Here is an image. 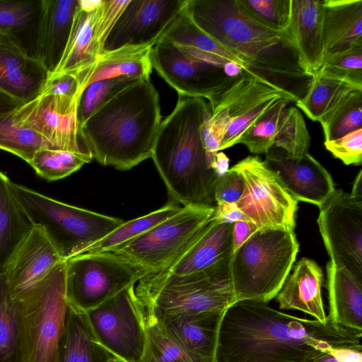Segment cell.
Returning a JSON list of instances; mask_svg holds the SVG:
<instances>
[{
  "mask_svg": "<svg viewBox=\"0 0 362 362\" xmlns=\"http://www.w3.org/2000/svg\"><path fill=\"white\" fill-rule=\"evenodd\" d=\"M362 331L240 300L224 313L215 362H316L334 349H362Z\"/></svg>",
  "mask_w": 362,
  "mask_h": 362,
  "instance_id": "cell-1",
  "label": "cell"
},
{
  "mask_svg": "<svg viewBox=\"0 0 362 362\" xmlns=\"http://www.w3.org/2000/svg\"><path fill=\"white\" fill-rule=\"evenodd\" d=\"M161 118L158 93L150 78H142L102 103L81 133L93 159L127 170L151 157Z\"/></svg>",
  "mask_w": 362,
  "mask_h": 362,
  "instance_id": "cell-2",
  "label": "cell"
},
{
  "mask_svg": "<svg viewBox=\"0 0 362 362\" xmlns=\"http://www.w3.org/2000/svg\"><path fill=\"white\" fill-rule=\"evenodd\" d=\"M211 109L204 98L178 95L159 127L151 158L172 200L183 206H216L218 177L211 168L201 135Z\"/></svg>",
  "mask_w": 362,
  "mask_h": 362,
  "instance_id": "cell-3",
  "label": "cell"
},
{
  "mask_svg": "<svg viewBox=\"0 0 362 362\" xmlns=\"http://www.w3.org/2000/svg\"><path fill=\"white\" fill-rule=\"evenodd\" d=\"M185 11L200 30L243 61L247 69L275 83L276 76H302L299 67L277 55L281 49H289L281 33L255 18L239 0H188Z\"/></svg>",
  "mask_w": 362,
  "mask_h": 362,
  "instance_id": "cell-4",
  "label": "cell"
},
{
  "mask_svg": "<svg viewBox=\"0 0 362 362\" xmlns=\"http://www.w3.org/2000/svg\"><path fill=\"white\" fill-rule=\"evenodd\" d=\"M232 254L189 274L149 272L134 287L136 296L160 320L177 313L226 311L236 302L230 272Z\"/></svg>",
  "mask_w": 362,
  "mask_h": 362,
  "instance_id": "cell-5",
  "label": "cell"
},
{
  "mask_svg": "<svg viewBox=\"0 0 362 362\" xmlns=\"http://www.w3.org/2000/svg\"><path fill=\"white\" fill-rule=\"evenodd\" d=\"M65 262L12 298L22 362H58L69 303Z\"/></svg>",
  "mask_w": 362,
  "mask_h": 362,
  "instance_id": "cell-6",
  "label": "cell"
},
{
  "mask_svg": "<svg viewBox=\"0 0 362 362\" xmlns=\"http://www.w3.org/2000/svg\"><path fill=\"white\" fill-rule=\"evenodd\" d=\"M299 250L294 230H257L233 252L230 272L236 302L268 303L281 290Z\"/></svg>",
  "mask_w": 362,
  "mask_h": 362,
  "instance_id": "cell-7",
  "label": "cell"
},
{
  "mask_svg": "<svg viewBox=\"0 0 362 362\" xmlns=\"http://www.w3.org/2000/svg\"><path fill=\"white\" fill-rule=\"evenodd\" d=\"M12 187L33 224L47 230L65 260L82 254L124 222L63 203L13 182Z\"/></svg>",
  "mask_w": 362,
  "mask_h": 362,
  "instance_id": "cell-8",
  "label": "cell"
},
{
  "mask_svg": "<svg viewBox=\"0 0 362 362\" xmlns=\"http://www.w3.org/2000/svg\"><path fill=\"white\" fill-rule=\"evenodd\" d=\"M65 265L69 305L83 313L135 285L150 272L110 252L80 254L67 259Z\"/></svg>",
  "mask_w": 362,
  "mask_h": 362,
  "instance_id": "cell-9",
  "label": "cell"
},
{
  "mask_svg": "<svg viewBox=\"0 0 362 362\" xmlns=\"http://www.w3.org/2000/svg\"><path fill=\"white\" fill-rule=\"evenodd\" d=\"M151 57L153 69L178 95L202 98L209 103L235 79L225 71L230 61L163 37L153 47Z\"/></svg>",
  "mask_w": 362,
  "mask_h": 362,
  "instance_id": "cell-10",
  "label": "cell"
},
{
  "mask_svg": "<svg viewBox=\"0 0 362 362\" xmlns=\"http://www.w3.org/2000/svg\"><path fill=\"white\" fill-rule=\"evenodd\" d=\"M132 285L86 313L97 339L124 362H148V342L142 309Z\"/></svg>",
  "mask_w": 362,
  "mask_h": 362,
  "instance_id": "cell-11",
  "label": "cell"
},
{
  "mask_svg": "<svg viewBox=\"0 0 362 362\" xmlns=\"http://www.w3.org/2000/svg\"><path fill=\"white\" fill-rule=\"evenodd\" d=\"M211 206H187L110 252L150 272L165 269L213 216Z\"/></svg>",
  "mask_w": 362,
  "mask_h": 362,
  "instance_id": "cell-12",
  "label": "cell"
},
{
  "mask_svg": "<svg viewBox=\"0 0 362 362\" xmlns=\"http://www.w3.org/2000/svg\"><path fill=\"white\" fill-rule=\"evenodd\" d=\"M230 169L240 175L244 184L237 205L258 229L283 227L294 230L298 202L264 161L257 156H249Z\"/></svg>",
  "mask_w": 362,
  "mask_h": 362,
  "instance_id": "cell-13",
  "label": "cell"
},
{
  "mask_svg": "<svg viewBox=\"0 0 362 362\" xmlns=\"http://www.w3.org/2000/svg\"><path fill=\"white\" fill-rule=\"evenodd\" d=\"M298 98L284 88L248 69H244L224 90L209 103L211 110L224 109L229 123L219 151L238 144L243 132L276 101Z\"/></svg>",
  "mask_w": 362,
  "mask_h": 362,
  "instance_id": "cell-14",
  "label": "cell"
},
{
  "mask_svg": "<svg viewBox=\"0 0 362 362\" xmlns=\"http://www.w3.org/2000/svg\"><path fill=\"white\" fill-rule=\"evenodd\" d=\"M317 223L330 261L362 281V199L335 189Z\"/></svg>",
  "mask_w": 362,
  "mask_h": 362,
  "instance_id": "cell-15",
  "label": "cell"
},
{
  "mask_svg": "<svg viewBox=\"0 0 362 362\" xmlns=\"http://www.w3.org/2000/svg\"><path fill=\"white\" fill-rule=\"evenodd\" d=\"M79 95H39L13 109L18 122L36 132L56 149L90 152L78 119Z\"/></svg>",
  "mask_w": 362,
  "mask_h": 362,
  "instance_id": "cell-16",
  "label": "cell"
},
{
  "mask_svg": "<svg viewBox=\"0 0 362 362\" xmlns=\"http://www.w3.org/2000/svg\"><path fill=\"white\" fill-rule=\"evenodd\" d=\"M188 0H130L117 19L103 52L124 47L154 46Z\"/></svg>",
  "mask_w": 362,
  "mask_h": 362,
  "instance_id": "cell-17",
  "label": "cell"
},
{
  "mask_svg": "<svg viewBox=\"0 0 362 362\" xmlns=\"http://www.w3.org/2000/svg\"><path fill=\"white\" fill-rule=\"evenodd\" d=\"M66 261L39 224H33L9 256L3 274L12 298L33 288Z\"/></svg>",
  "mask_w": 362,
  "mask_h": 362,
  "instance_id": "cell-18",
  "label": "cell"
},
{
  "mask_svg": "<svg viewBox=\"0 0 362 362\" xmlns=\"http://www.w3.org/2000/svg\"><path fill=\"white\" fill-rule=\"evenodd\" d=\"M264 162L297 202L320 208L335 190L330 174L308 153L296 158L273 147Z\"/></svg>",
  "mask_w": 362,
  "mask_h": 362,
  "instance_id": "cell-19",
  "label": "cell"
},
{
  "mask_svg": "<svg viewBox=\"0 0 362 362\" xmlns=\"http://www.w3.org/2000/svg\"><path fill=\"white\" fill-rule=\"evenodd\" d=\"M324 0H291L288 25L281 33L284 45L291 49L300 70L313 77L325 59Z\"/></svg>",
  "mask_w": 362,
  "mask_h": 362,
  "instance_id": "cell-20",
  "label": "cell"
},
{
  "mask_svg": "<svg viewBox=\"0 0 362 362\" xmlns=\"http://www.w3.org/2000/svg\"><path fill=\"white\" fill-rule=\"evenodd\" d=\"M45 76L16 32L0 28V98L21 105L37 93Z\"/></svg>",
  "mask_w": 362,
  "mask_h": 362,
  "instance_id": "cell-21",
  "label": "cell"
},
{
  "mask_svg": "<svg viewBox=\"0 0 362 362\" xmlns=\"http://www.w3.org/2000/svg\"><path fill=\"white\" fill-rule=\"evenodd\" d=\"M233 223L219 222L211 216L161 271L185 275L212 265L233 253Z\"/></svg>",
  "mask_w": 362,
  "mask_h": 362,
  "instance_id": "cell-22",
  "label": "cell"
},
{
  "mask_svg": "<svg viewBox=\"0 0 362 362\" xmlns=\"http://www.w3.org/2000/svg\"><path fill=\"white\" fill-rule=\"evenodd\" d=\"M78 0H41L33 56L47 73L57 64L65 47Z\"/></svg>",
  "mask_w": 362,
  "mask_h": 362,
  "instance_id": "cell-23",
  "label": "cell"
},
{
  "mask_svg": "<svg viewBox=\"0 0 362 362\" xmlns=\"http://www.w3.org/2000/svg\"><path fill=\"white\" fill-rule=\"evenodd\" d=\"M322 281L321 267L311 259H300L275 297L279 309L299 310L326 323L328 317L321 294Z\"/></svg>",
  "mask_w": 362,
  "mask_h": 362,
  "instance_id": "cell-24",
  "label": "cell"
},
{
  "mask_svg": "<svg viewBox=\"0 0 362 362\" xmlns=\"http://www.w3.org/2000/svg\"><path fill=\"white\" fill-rule=\"evenodd\" d=\"M100 0H78L69 36L54 69L46 76H78L90 68L99 55L93 44V24L95 11Z\"/></svg>",
  "mask_w": 362,
  "mask_h": 362,
  "instance_id": "cell-25",
  "label": "cell"
},
{
  "mask_svg": "<svg viewBox=\"0 0 362 362\" xmlns=\"http://www.w3.org/2000/svg\"><path fill=\"white\" fill-rule=\"evenodd\" d=\"M224 313H177L160 320L187 351L206 362H215L218 332Z\"/></svg>",
  "mask_w": 362,
  "mask_h": 362,
  "instance_id": "cell-26",
  "label": "cell"
},
{
  "mask_svg": "<svg viewBox=\"0 0 362 362\" xmlns=\"http://www.w3.org/2000/svg\"><path fill=\"white\" fill-rule=\"evenodd\" d=\"M326 269L327 317L340 326L362 331V281L332 261L327 262Z\"/></svg>",
  "mask_w": 362,
  "mask_h": 362,
  "instance_id": "cell-27",
  "label": "cell"
},
{
  "mask_svg": "<svg viewBox=\"0 0 362 362\" xmlns=\"http://www.w3.org/2000/svg\"><path fill=\"white\" fill-rule=\"evenodd\" d=\"M323 35L325 59L362 43V0H324Z\"/></svg>",
  "mask_w": 362,
  "mask_h": 362,
  "instance_id": "cell-28",
  "label": "cell"
},
{
  "mask_svg": "<svg viewBox=\"0 0 362 362\" xmlns=\"http://www.w3.org/2000/svg\"><path fill=\"white\" fill-rule=\"evenodd\" d=\"M153 47H124L103 52L90 68L80 74L81 93L87 86L100 80L120 76L150 78L153 71Z\"/></svg>",
  "mask_w": 362,
  "mask_h": 362,
  "instance_id": "cell-29",
  "label": "cell"
},
{
  "mask_svg": "<svg viewBox=\"0 0 362 362\" xmlns=\"http://www.w3.org/2000/svg\"><path fill=\"white\" fill-rule=\"evenodd\" d=\"M59 356L58 362H111L112 357L95 339L86 313L70 305Z\"/></svg>",
  "mask_w": 362,
  "mask_h": 362,
  "instance_id": "cell-30",
  "label": "cell"
},
{
  "mask_svg": "<svg viewBox=\"0 0 362 362\" xmlns=\"http://www.w3.org/2000/svg\"><path fill=\"white\" fill-rule=\"evenodd\" d=\"M33 225L13 189L12 181L0 170V274L9 256Z\"/></svg>",
  "mask_w": 362,
  "mask_h": 362,
  "instance_id": "cell-31",
  "label": "cell"
},
{
  "mask_svg": "<svg viewBox=\"0 0 362 362\" xmlns=\"http://www.w3.org/2000/svg\"><path fill=\"white\" fill-rule=\"evenodd\" d=\"M325 141L362 128V89L348 86L332 102L318 121Z\"/></svg>",
  "mask_w": 362,
  "mask_h": 362,
  "instance_id": "cell-32",
  "label": "cell"
},
{
  "mask_svg": "<svg viewBox=\"0 0 362 362\" xmlns=\"http://www.w3.org/2000/svg\"><path fill=\"white\" fill-rule=\"evenodd\" d=\"M140 305L148 337V362H206L187 351L150 308Z\"/></svg>",
  "mask_w": 362,
  "mask_h": 362,
  "instance_id": "cell-33",
  "label": "cell"
},
{
  "mask_svg": "<svg viewBox=\"0 0 362 362\" xmlns=\"http://www.w3.org/2000/svg\"><path fill=\"white\" fill-rule=\"evenodd\" d=\"M181 209L178 203L171 200L159 209L124 222L107 236L86 249L83 253L110 252L149 230L179 212Z\"/></svg>",
  "mask_w": 362,
  "mask_h": 362,
  "instance_id": "cell-34",
  "label": "cell"
},
{
  "mask_svg": "<svg viewBox=\"0 0 362 362\" xmlns=\"http://www.w3.org/2000/svg\"><path fill=\"white\" fill-rule=\"evenodd\" d=\"M43 148H54L40 135L21 124L13 109L0 113V149L28 163L35 153Z\"/></svg>",
  "mask_w": 362,
  "mask_h": 362,
  "instance_id": "cell-35",
  "label": "cell"
},
{
  "mask_svg": "<svg viewBox=\"0 0 362 362\" xmlns=\"http://www.w3.org/2000/svg\"><path fill=\"white\" fill-rule=\"evenodd\" d=\"M160 37L176 44L195 47L226 60L247 65L238 57L226 49L200 30L185 10L173 21Z\"/></svg>",
  "mask_w": 362,
  "mask_h": 362,
  "instance_id": "cell-36",
  "label": "cell"
},
{
  "mask_svg": "<svg viewBox=\"0 0 362 362\" xmlns=\"http://www.w3.org/2000/svg\"><path fill=\"white\" fill-rule=\"evenodd\" d=\"M93 159L89 152L77 153L55 148L37 151L28 164L36 174L49 181L63 179Z\"/></svg>",
  "mask_w": 362,
  "mask_h": 362,
  "instance_id": "cell-37",
  "label": "cell"
},
{
  "mask_svg": "<svg viewBox=\"0 0 362 362\" xmlns=\"http://www.w3.org/2000/svg\"><path fill=\"white\" fill-rule=\"evenodd\" d=\"M291 101L288 98L276 101L243 132L238 144L245 145L253 154H267L274 146L281 115Z\"/></svg>",
  "mask_w": 362,
  "mask_h": 362,
  "instance_id": "cell-38",
  "label": "cell"
},
{
  "mask_svg": "<svg viewBox=\"0 0 362 362\" xmlns=\"http://www.w3.org/2000/svg\"><path fill=\"white\" fill-rule=\"evenodd\" d=\"M310 144V136L302 113L296 107H286L279 122L274 146L297 158L308 153Z\"/></svg>",
  "mask_w": 362,
  "mask_h": 362,
  "instance_id": "cell-39",
  "label": "cell"
},
{
  "mask_svg": "<svg viewBox=\"0 0 362 362\" xmlns=\"http://www.w3.org/2000/svg\"><path fill=\"white\" fill-rule=\"evenodd\" d=\"M348 86H351L315 74L296 105L309 119L318 122L335 98Z\"/></svg>",
  "mask_w": 362,
  "mask_h": 362,
  "instance_id": "cell-40",
  "label": "cell"
},
{
  "mask_svg": "<svg viewBox=\"0 0 362 362\" xmlns=\"http://www.w3.org/2000/svg\"><path fill=\"white\" fill-rule=\"evenodd\" d=\"M315 74L362 89V43L327 57Z\"/></svg>",
  "mask_w": 362,
  "mask_h": 362,
  "instance_id": "cell-41",
  "label": "cell"
},
{
  "mask_svg": "<svg viewBox=\"0 0 362 362\" xmlns=\"http://www.w3.org/2000/svg\"><path fill=\"white\" fill-rule=\"evenodd\" d=\"M0 362H22L13 301L0 274Z\"/></svg>",
  "mask_w": 362,
  "mask_h": 362,
  "instance_id": "cell-42",
  "label": "cell"
},
{
  "mask_svg": "<svg viewBox=\"0 0 362 362\" xmlns=\"http://www.w3.org/2000/svg\"><path fill=\"white\" fill-rule=\"evenodd\" d=\"M142 79V78H141ZM139 79L127 76L100 80L87 86L78 103V119L81 125L109 98Z\"/></svg>",
  "mask_w": 362,
  "mask_h": 362,
  "instance_id": "cell-43",
  "label": "cell"
},
{
  "mask_svg": "<svg viewBox=\"0 0 362 362\" xmlns=\"http://www.w3.org/2000/svg\"><path fill=\"white\" fill-rule=\"evenodd\" d=\"M258 21L282 33L288 27L291 0H239Z\"/></svg>",
  "mask_w": 362,
  "mask_h": 362,
  "instance_id": "cell-44",
  "label": "cell"
},
{
  "mask_svg": "<svg viewBox=\"0 0 362 362\" xmlns=\"http://www.w3.org/2000/svg\"><path fill=\"white\" fill-rule=\"evenodd\" d=\"M130 0H100L93 24V44L100 56L103 53L105 42L111 30Z\"/></svg>",
  "mask_w": 362,
  "mask_h": 362,
  "instance_id": "cell-45",
  "label": "cell"
},
{
  "mask_svg": "<svg viewBox=\"0 0 362 362\" xmlns=\"http://www.w3.org/2000/svg\"><path fill=\"white\" fill-rule=\"evenodd\" d=\"M40 1L0 0V28L25 29L37 16Z\"/></svg>",
  "mask_w": 362,
  "mask_h": 362,
  "instance_id": "cell-46",
  "label": "cell"
},
{
  "mask_svg": "<svg viewBox=\"0 0 362 362\" xmlns=\"http://www.w3.org/2000/svg\"><path fill=\"white\" fill-rule=\"evenodd\" d=\"M327 150L346 165L362 163V128L324 143Z\"/></svg>",
  "mask_w": 362,
  "mask_h": 362,
  "instance_id": "cell-47",
  "label": "cell"
},
{
  "mask_svg": "<svg viewBox=\"0 0 362 362\" xmlns=\"http://www.w3.org/2000/svg\"><path fill=\"white\" fill-rule=\"evenodd\" d=\"M81 82L78 76L63 74L46 76L37 93L39 95H81Z\"/></svg>",
  "mask_w": 362,
  "mask_h": 362,
  "instance_id": "cell-48",
  "label": "cell"
},
{
  "mask_svg": "<svg viewBox=\"0 0 362 362\" xmlns=\"http://www.w3.org/2000/svg\"><path fill=\"white\" fill-rule=\"evenodd\" d=\"M243 189L244 184L241 177L236 171L229 168L216 182L214 192L216 203H237Z\"/></svg>",
  "mask_w": 362,
  "mask_h": 362,
  "instance_id": "cell-49",
  "label": "cell"
},
{
  "mask_svg": "<svg viewBox=\"0 0 362 362\" xmlns=\"http://www.w3.org/2000/svg\"><path fill=\"white\" fill-rule=\"evenodd\" d=\"M212 217L219 222L228 223H234L238 221H250L239 209L237 203H217Z\"/></svg>",
  "mask_w": 362,
  "mask_h": 362,
  "instance_id": "cell-50",
  "label": "cell"
},
{
  "mask_svg": "<svg viewBox=\"0 0 362 362\" xmlns=\"http://www.w3.org/2000/svg\"><path fill=\"white\" fill-rule=\"evenodd\" d=\"M316 362H362V349H334L323 354Z\"/></svg>",
  "mask_w": 362,
  "mask_h": 362,
  "instance_id": "cell-51",
  "label": "cell"
},
{
  "mask_svg": "<svg viewBox=\"0 0 362 362\" xmlns=\"http://www.w3.org/2000/svg\"><path fill=\"white\" fill-rule=\"evenodd\" d=\"M258 228L250 221H238L233 223V251H235Z\"/></svg>",
  "mask_w": 362,
  "mask_h": 362,
  "instance_id": "cell-52",
  "label": "cell"
},
{
  "mask_svg": "<svg viewBox=\"0 0 362 362\" xmlns=\"http://www.w3.org/2000/svg\"><path fill=\"white\" fill-rule=\"evenodd\" d=\"M211 167L217 176L219 177L226 174L228 170L229 158L222 151H218L216 154Z\"/></svg>",
  "mask_w": 362,
  "mask_h": 362,
  "instance_id": "cell-53",
  "label": "cell"
},
{
  "mask_svg": "<svg viewBox=\"0 0 362 362\" xmlns=\"http://www.w3.org/2000/svg\"><path fill=\"white\" fill-rule=\"evenodd\" d=\"M350 194L356 199H362V170H360L353 183Z\"/></svg>",
  "mask_w": 362,
  "mask_h": 362,
  "instance_id": "cell-54",
  "label": "cell"
},
{
  "mask_svg": "<svg viewBox=\"0 0 362 362\" xmlns=\"http://www.w3.org/2000/svg\"><path fill=\"white\" fill-rule=\"evenodd\" d=\"M16 107L13 103L0 98V113L11 110Z\"/></svg>",
  "mask_w": 362,
  "mask_h": 362,
  "instance_id": "cell-55",
  "label": "cell"
},
{
  "mask_svg": "<svg viewBox=\"0 0 362 362\" xmlns=\"http://www.w3.org/2000/svg\"><path fill=\"white\" fill-rule=\"evenodd\" d=\"M111 362H124V361H121V360H119V359H118V358H115V357H114L112 356V359H111Z\"/></svg>",
  "mask_w": 362,
  "mask_h": 362,
  "instance_id": "cell-56",
  "label": "cell"
}]
</instances>
